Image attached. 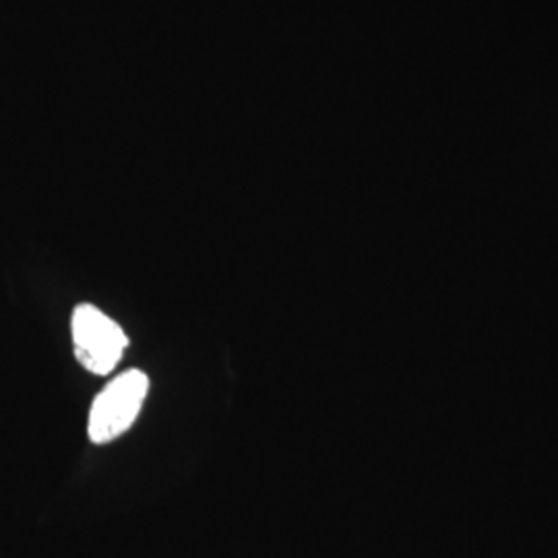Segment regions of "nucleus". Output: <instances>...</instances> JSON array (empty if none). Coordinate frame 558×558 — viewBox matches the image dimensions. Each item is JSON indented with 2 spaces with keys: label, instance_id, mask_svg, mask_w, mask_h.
Instances as JSON below:
<instances>
[{
  "label": "nucleus",
  "instance_id": "obj_1",
  "mask_svg": "<svg viewBox=\"0 0 558 558\" xmlns=\"http://www.w3.org/2000/svg\"><path fill=\"white\" fill-rule=\"evenodd\" d=\"M147 377L141 371H129L112 380L94 401L89 412V439L108 442L131 428L147 396Z\"/></svg>",
  "mask_w": 558,
  "mask_h": 558
},
{
  "label": "nucleus",
  "instance_id": "obj_2",
  "mask_svg": "<svg viewBox=\"0 0 558 558\" xmlns=\"http://www.w3.org/2000/svg\"><path fill=\"white\" fill-rule=\"evenodd\" d=\"M71 329L77 359L96 375H108L129 345V339L119 325L92 304H81L75 308Z\"/></svg>",
  "mask_w": 558,
  "mask_h": 558
}]
</instances>
